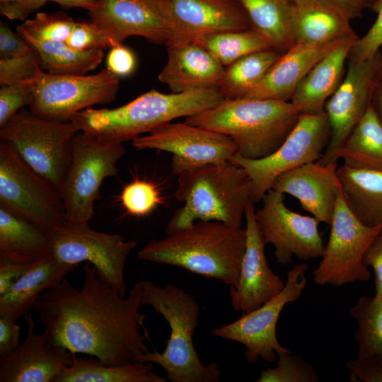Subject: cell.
<instances>
[{"label":"cell","instance_id":"1","mask_svg":"<svg viewBox=\"0 0 382 382\" xmlns=\"http://www.w3.org/2000/svg\"><path fill=\"white\" fill-rule=\"evenodd\" d=\"M82 270L80 289L64 278L44 291L33 306L49 340L112 365L141 363L149 351L147 332H141L146 317L139 312L142 282L123 297L98 274L91 263L87 262Z\"/></svg>","mask_w":382,"mask_h":382},{"label":"cell","instance_id":"2","mask_svg":"<svg viewBox=\"0 0 382 382\" xmlns=\"http://www.w3.org/2000/svg\"><path fill=\"white\" fill-rule=\"evenodd\" d=\"M246 244V231L215 221L192 226L149 242L139 259L182 267L207 278L238 286Z\"/></svg>","mask_w":382,"mask_h":382},{"label":"cell","instance_id":"3","mask_svg":"<svg viewBox=\"0 0 382 382\" xmlns=\"http://www.w3.org/2000/svg\"><path fill=\"white\" fill-rule=\"evenodd\" d=\"M224 99L218 88L164 93L151 89L120 107L88 108L71 120L79 132L123 143L149 133L172 120L212 108Z\"/></svg>","mask_w":382,"mask_h":382},{"label":"cell","instance_id":"4","mask_svg":"<svg viewBox=\"0 0 382 382\" xmlns=\"http://www.w3.org/2000/svg\"><path fill=\"white\" fill-rule=\"evenodd\" d=\"M301 114L291 101L224 99L212 108L185 117V122L228 136L237 147L236 154L259 159L281 146Z\"/></svg>","mask_w":382,"mask_h":382},{"label":"cell","instance_id":"5","mask_svg":"<svg viewBox=\"0 0 382 382\" xmlns=\"http://www.w3.org/2000/svg\"><path fill=\"white\" fill-rule=\"evenodd\" d=\"M252 183L246 171L231 162L208 164L178 175L175 197L183 206L167 224V235L192 226L196 221H215L241 227L251 200ZM253 202V201H252Z\"/></svg>","mask_w":382,"mask_h":382},{"label":"cell","instance_id":"6","mask_svg":"<svg viewBox=\"0 0 382 382\" xmlns=\"http://www.w3.org/2000/svg\"><path fill=\"white\" fill-rule=\"evenodd\" d=\"M141 306H150L169 324L170 335L162 353L148 351L141 363H155L171 382H218L221 371L215 362L203 364L192 342L198 323L199 306L184 289L173 284L164 287L144 281Z\"/></svg>","mask_w":382,"mask_h":382},{"label":"cell","instance_id":"7","mask_svg":"<svg viewBox=\"0 0 382 382\" xmlns=\"http://www.w3.org/2000/svg\"><path fill=\"white\" fill-rule=\"evenodd\" d=\"M79 132L71 121L48 120L23 108L0 128V139L61 192Z\"/></svg>","mask_w":382,"mask_h":382},{"label":"cell","instance_id":"8","mask_svg":"<svg viewBox=\"0 0 382 382\" xmlns=\"http://www.w3.org/2000/svg\"><path fill=\"white\" fill-rule=\"evenodd\" d=\"M0 203L50 231L68 221L59 190L28 166L11 145L2 139Z\"/></svg>","mask_w":382,"mask_h":382},{"label":"cell","instance_id":"9","mask_svg":"<svg viewBox=\"0 0 382 382\" xmlns=\"http://www.w3.org/2000/svg\"><path fill=\"white\" fill-rule=\"evenodd\" d=\"M125 153L122 143L77 133L71 164L61 190L68 221L91 220L103 181L117 174V163Z\"/></svg>","mask_w":382,"mask_h":382},{"label":"cell","instance_id":"10","mask_svg":"<svg viewBox=\"0 0 382 382\" xmlns=\"http://www.w3.org/2000/svg\"><path fill=\"white\" fill-rule=\"evenodd\" d=\"M330 127L325 112L301 113L281 146L272 154L248 159L238 154L229 162L243 168L252 183L251 200L260 202L280 174L303 164L318 161L330 141Z\"/></svg>","mask_w":382,"mask_h":382},{"label":"cell","instance_id":"11","mask_svg":"<svg viewBox=\"0 0 382 382\" xmlns=\"http://www.w3.org/2000/svg\"><path fill=\"white\" fill-rule=\"evenodd\" d=\"M330 226L328 241L313 272L314 282L340 286L368 281L371 272L364 262V255L382 227L362 224L348 208L342 191Z\"/></svg>","mask_w":382,"mask_h":382},{"label":"cell","instance_id":"12","mask_svg":"<svg viewBox=\"0 0 382 382\" xmlns=\"http://www.w3.org/2000/svg\"><path fill=\"white\" fill-rule=\"evenodd\" d=\"M119 77L108 69L91 75L51 74L42 70L35 79L29 110L42 118L66 122L80 111L112 102Z\"/></svg>","mask_w":382,"mask_h":382},{"label":"cell","instance_id":"13","mask_svg":"<svg viewBox=\"0 0 382 382\" xmlns=\"http://www.w3.org/2000/svg\"><path fill=\"white\" fill-rule=\"evenodd\" d=\"M52 254L62 262L79 265L88 262L98 274L121 296L126 294L124 272L127 259L137 245L119 234L91 228L88 222L67 221L50 231Z\"/></svg>","mask_w":382,"mask_h":382},{"label":"cell","instance_id":"14","mask_svg":"<svg viewBox=\"0 0 382 382\" xmlns=\"http://www.w3.org/2000/svg\"><path fill=\"white\" fill-rule=\"evenodd\" d=\"M307 270L304 262L296 265L288 271L284 286L277 295L238 320L214 328L212 335L243 345L248 363L255 364L259 359L274 362L278 353L289 350L277 340V324L284 306L301 296L307 284Z\"/></svg>","mask_w":382,"mask_h":382},{"label":"cell","instance_id":"15","mask_svg":"<svg viewBox=\"0 0 382 382\" xmlns=\"http://www.w3.org/2000/svg\"><path fill=\"white\" fill-rule=\"evenodd\" d=\"M132 146L172 154L171 170L177 175L208 164L226 163L238 151L228 136L186 122L163 125L134 139Z\"/></svg>","mask_w":382,"mask_h":382},{"label":"cell","instance_id":"16","mask_svg":"<svg viewBox=\"0 0 382 382\" xmlns=\"http://www.w3.org/2000/svg\"><path fill=\"white\" fill-rule=\"evenodd\" d=\"M261 200L262 206L255 212L257 226L265 245H273L278 263L285 265L293 256L301 260L321 257L325 245L317 219L289 209L284 194L273 189Z\"/></svg>","mask_w":382,"mask_h":382},{"label":"cell","instance_id":"17","mask_svg":"<svg viewBox=\"0 0 382 382\" xmlns=\"http://www.w3.org/2000/svg\"><path fill=\"white\" fill-rule=\"evenodd\" d=\"M380 51L368 60L347 59L344 79L325 105L330 137L322 158L318 161L320 163H337V150L371 105L377 84Z\"/></svg>","mask_w":382,"mask_h":382},{"label":"cell","instance_id":"18","mask_svg":"<svg viewBox=\"0 0 382 382\" xmlns=\"http://www.w3.org/2000/svg\"><path fill=\"white\" fill-rule=\"evenodd\" d=\"M161 1L171 30L166 47L207 35L251 27L238 0Z\"/></svg>","mask_w":382,"mask_h":382},{"label":"cell","instance_id":"19","mask_svg":"<svg viewBox=\"0 0 382 382\" xmlns=\"http://www.w3.org/2000/svg\"><path fill=\"white\" fill-rule=\"evenodd\" d=\"M89 19L108 32L119 44L131 36L151 43L168 42L171 30L161 0H96L88 11Z\"/></svg>","mask_w":382,"mask_h":382},{"label":"cell","instance_id":"20","mask_svg":"<svg viewBox=\"0 0 382 382\" xmlns=\"http://www.w3.org/2000/svg\"><path fill=\"white\" fill-rule=\"evenodd\" d=\"M246 244L239 282L230 287L234 311L249 313L277 295L285 282L270 267L265 253V243L257 226L254 203L245 210Z\"/></svg>","mask_w":382,"mask_h":382},{"label":"cell","instance_id":"21","mask_svg":"<svg viewBox=\"0 0 382 382\" xmlns=\"http://www.w3.org/2000/svg\"><path fill=\"white\" fill-rule=\"evenodd\" d=\"M24 318L28 323L26 337L11 354L0 358V381L54 382L72 364L76 354L53 345L45 332L35 333L31 313Z\"/></svg>","mask_w":382,"mask_h":382},{"label":"cell","instance_id":"22","mask_svg":"<svg viewBox=\"0 0 382 382\" xmlns=\"http://www.w3.org/2000/svg\"><path fill=\"white\" fill-rule=\"evenodd\" d=\"M337 167V163H308L278 175L271 189L296 198L303 209L330 225L342 191Z\"/></svg>","mask_w":382,"mask_h":382},{"label":"cell","instance_id":"23","mask_svg":"<svg viewBox=\"0 0 382 382\" xmlns=\"http://www.w3.org/2000/svg\"><path fill=\"white\" fill-rule=\"evenodd\" d=\"M358 35L322 45L295 44L271 66L261 82L244 98L290 101L311 69L330 51Z\"/></svg>","mask_w":382,"mask_h":382},{"label":"cell","instance_id":"24","mask_svg":"<svg viewBox=\"0 0 382 382\" xmlns=\"http://www.w3.org/2000/svg\"><path fill=\"white\" fill-rule=\"evenodd\" d=\"M166 64L158 76L171 93L218 88L225 67L205 49L190 42L167 47Z\"/></svg>","mask_w":382,"mask_h":382},{"label":"cell","instance_id":"25","mask_svg":"<svg viewBox=\"0 0 382 382\" xmlns=\"http://www.w3.org/2000/svg\"><path fill=\"white\" fill-rule=\"evenodd\" d=\"M77 266L62 262L53 254L32 262L11 286L0 295V317L16 323L33 308L44 291L57 285Z\"/></svg>","mask_w":382,"mask_h":382},{"label":"cell","instance_id":"26","mask_svg":"<svg viewBox=\"0 0 382 382\" xmlns=\"http://www.w3.org/2000/svg\"><path fill=\"white\" fill-rule=\"evenodd\" d=\"M358 38L349 39L336 47L303 77L290 100L301 113L324 112L326 102L344 79L349 51Z\"/></svg>","mask_w":382,"mask_h":382},{"label":"cell","instance_id":"27","mask_svg":"<svg viewBox=\"0 0 382 382\" xmlns=\"http://www.w3.org/2000/svg\"><path fill=\"white\" fill-rule=\"evenodd\" d=\"M52 254L50 231L0 203V258L32 263Z\"/></svg>","mask_w":382,"mask_h":382},{"label":"cell","instance_id":"28","mask_svg":"<svg viewBox=\"0 0 382 382\" xmlns=\"http://www.w3.org/2000/svg\"><path fill=\"white\" fill-rule=\"evenodd\" d=\"M291 35L293 45H313L329 44L357 35L349 19L318 0L296 5Z\"/></svg>","mask_w":382,"mask_h":382},{"label":"cell","instance_id":"29","mask_svg":"<svg viewBox=\"0 0 382 382\" xmlns=\"http://www.w3.org/2000/svg\"><path fill=\"white\" fill-rule=\"evenodd\" d=\"M342 193L353 214L364 225L382 227V171L337 167Z\"/></svg>","mask_w":382,"mask_h":382},{"label":"cell","instance_id":"30","mask_svg":"<svg viewBox=\"0 0 382 382\" xmlns=\"http://www.w3.org/2000/svg\"><path fill=\"white\" fill-rule=\"evenodd\" d=\"M336 157L350 168L382 171V125L372 105L337 150Z\"/></svg>","mask_w":382,"mask_h":382},{"label":"cell","instance_id":"31","mask_svg":"<svg viewBox=\"0 0 382 382\" xmlns=\"http://www.w3.org/2000/svg\"><path fill=\"white\" fill-rule=\"evenodd\" d=\"M167 379L154 371L152 363L112 365L97 357H74L72 364L54 382H166Z\"/></svg>","mask_w":382,"mask_h":382},{"label":"cell","instance_id":"32","mask_svg":"<svg viewBox=\"0 0 382 382\" xmlns=\"http://www.w3.org/2000/svg\"><path fill=\"white\" fill-rule=\"evenodd\" d=\"M251 27L261 33L272 47L284 54L294 45L291 21L296 5L291 0H238Z\"/></svg>","mask_w":382,"mask_h":382},{"label":"cell","instance_id":"33","mask_svg":"<svg viewBox=\"0 0 382 382\" xmlns=\"http://www.w3.org/2000/svg\"><path fill=\"white\" fill-rule=\"evenodd\" d=\"M274 48L247 54L225 67L218 89L224 99L244 98L281 56Z\"/></svg>","mask_w":382,"mask_h":382},{"label":"cell","instance_id":"34","mask_svg":"<svg viewBox=\"0 0 382 382\" xmlns=\"http://www.w3.org/2000/svg\"><path fill=\"white\" fill-rule=\"evenodd\" d=\"M192 42L205 49L224 67L252 52L273 48L268 40L252 27L207 35Z\"/></svg>","mask_w":382,"mask_h":382},{"label":"cell","instance_id":"35","mask_svg":"<svg viewBox=\"0 0 382 382\" xmlns=\"http://www.w3.org/2000/svg\"><path fill=\"white\" fill-rule=\"evenodd\" d=\"M39 53L42 69L56 74L85 75L102 62L103 50L79 51L64 42L35 41L30 43Z\"/></svg>","mask_w":382,"mask_h":382},{"label":"cell","instance_id":"36","mask_svg":"<svg viewBox=\"0 0 382 382\" xmlns=\"http://www.w3.org/2000/svg\"><path fill=\"white\" fill-rule=\"evenodd\" d=\"M357 323L354 337L358 344L357 357L382 354V296H361L351 308Z\"/></svg>","mask_w":382,"mask_h":382},{"label":"cell","instance_id":"37","mask_svg":"<svg viewBox=\"0 0 382 382\" xmlns=\"http://www.w3.org/2000/svg\"><path fill=\"white\" fill-rule=\"evenodd\" d=\"M76 21L63 12L38 13L25 20L16 30L29 44L32 42H66L72 33Z\"/></svg>","mask_w":382,"mask_h":382},{"label":"cell","instance_id":"38","mask_svg":"<svg viewBox=\"0 0 382 382\" xmlns=\"http://www.w3.org/2000/svg\"><path fill=\"white\" fill-rule=\"evenodd\" d=\"M274 368L260 370L256 382H318L319 376L314 366L300 355L289 350L277 354Z\"/></svg>","mask_w":382,"mask_h":382},{"label":"cell","instance_id":"39","mask_svg":"<svg viewBox=\"0 0 382 382\" xmlns=\"http://www.w3.org/2000/svg\"><path fill=\"white\" fill-rule=\"evenodd\" d=\"M65 42L79 51L104 50L121 45L91 19L76 21L74 30Z\"/></svg>","mask_w":382,"mask_h":382},{"label":"cell","instance_id":"40","mask_svg":"<svg viewBox=\"0 0 382 382\" xmlns=\"http://www.w3.org/2000/svg\"><path fill=\"white\" fill-rule=\"evenodd\" d=\"M120 199L127 212L137 216L150 213L160 202L156 187L149 182L139 180L124 187Z\"/></svg>","mask_w":382,"mask_h":382},{"label":"cell","instance_id":"41","mask_svg":"<svg viewBox=\"0 0 382 382\" xmlns=\"http://www.w3.org/2000/svg\"><path fill=\"white\" fill-rule=\"evenodd\" d=\"M41 58L34 50L23 56L0 59V84L20 83L35 78L42 69Z\"/></svg>","mask_w":382,"mask_h":382},{"label":"cell","instance_id":"42","mask_svg":"<svg viewBox=\"0 0 382 382\" xmlns=\"http://www.w3.org/2000/svg\"><path fill=\"white\" fill-rule=\"evenodd\" d=\"M35 78L13 85L1 86L0 128L34 99Z\"/></svg>","mask_w":382,"mask_h":382},{"label":"cell","instance_id":"43","mask_svg":"<svg viewBox=\"0 0 382 382\" xmlns=\"http://www.w3.org/2000/svg\"><path fill=\"white\" fill-rule=\"evenodd\" d=\"M371 10L377 14L376 21L366 33L353 44L348 59L368 60L382 49V0H378Z\"/></svg>","mask_w":382,"mask_h":382},{"label":"cell","instance_id":"44","mask_svg":"<svg viewBox=\"0 0 382 382\" xmlns=\"http://www.w3.org/2000/svg\"><path fill=\"white\" fill-rule=\"evenodd\" d=\"M346 367L350 381L354 382H382V354H369L348 360Z\"/></svg>","mask_w":382,"mask_h":382},{"label":"cell","instance_id":"45","mask_svg":"<svg viewBox=\"0 0 382 382\" xmlns=\"http://www.w3.org/2000/svg\"><path fill=\"white\" fill-rule=\"evenodd\" d=\"M34 48L9 25L0 22V59L21 57L31 52Z\"/></svg>","mask_w":382,"mask_h":382},{"label":"cell","instance_id":"46","mask_svg":"<svg viewBox=\"0 0 382 382\" xmlns=\"http://www.w3.org/2000/svg\"><path fill=\"white\" fill-rule=\"evenodd\" d=\"M106 66L117 76L131 75L137 66V58L132 50L123 44L112 47L106 57Z\"/></svg>","mask_w":382,"mask_h":382},{"label":"cell","instance_id":"47","mask_svg":"<svg viewBox=\"0 0 382 382\" xmlns=\"http://www.w3.org/2000/svg\"><path fill=\"white\" fill-rule=\"evenodd\" d=\"M45 4L42 0H0V13L10 20L25 21Z\"/></svg>","mask_w":382,"mask_h":382},{"label":"cell","instance_id":"48","mask_svg":"<svg viewBox=\"0 0 382 382\" xmlns=\"http://www.w3.org/2000/svg\"><path fill=\"white\" fill-rule=\"evenodd\" d=\"M364 260L374 272L375 296H382V228L367 249Z\"/></svg>","mask_w":382,"mask_h":382},{"label":"cell","instance_id":"49","mask_svg":"<svg viewBox=\"0 0 382 382\" xmlns=\"http://www.w3.org/2000/svg\"><path fill=\"white\" fill-rule=\"evenodd\" d=\"M21 328L16 322L0 317V358L11 354L19 346Z\"/></svg>","mask_w":382,"mask_h":382},{"label":"cell","instance_id":"50","mask_svg":"<svg viewBox=\"0 0 382 382\" xmlns=\"http://www.w3.org/2000/svg\"><path fill=\"white\" fill-rule=\"evenodd\" d=\"M31 263H21L0 258V295L4 294L29 267Z\"/></svg>","mask_w":382,"mask_h":382},{"label":"cell","instance_id":"51","mask_svg":"<svg viewBox=\"0 0 382 382\" xmlns=\"http://www.w3.org/2000/svg\"><path fill=\"white\" fill-rule=\"evenodd\" d=\"M349 21L360 18L363 8L360 0H318Z\"/></svg>","mask_w":382,"mask_h":382},{"label":"cell","instance_id":"52","mask_svg":"<svg viewBox=\"0 0 382 382\" xmlns=\"http://www.w3.org/2000/svg\"><path fill=\"white\" fill-rule=\"evenodd\" d=\"M44 2L53 1L64 8L79 7L87 11L96 5V0H42Z\"/></svg>","mask_w":382,"mask_h":382},{"label":"cell","instance_id":"53","mask_svg":"<svg viewBox=\"0 0 382 382\" xmlns=\"http://www.w3.org/2000/svg\"><path fill=\"white\" fill-rule=\"evenodd\" d=\"M374 107L382 125V86L376 84L371 100Z\"/></svg>","mask_w":382,"mask_h":382},{"label":"cell","instance_id":"54","mask_svg":"<svg viewBox=\"0 0 382 382\" xmlns=\"http://www.w3.org/2000/svg\"><path fill=\"white\" fill-rule=\"evenodd\" d=\"M377 84L382 86V49L380 51L377 72Z\"/></svg>","mask_w":382,"mask_h":382},{"label":"cell","instance_id":"55","mask_svg":"<svg viewBox=\"0 0 382 382\" xmlns=\"http://www.w3.org/2000/svg\"><path fill=\"white\" fill-rule=\"evenodd\" d=\"M378 0H360L361 6L363 9L369 8L371 9V8L374 6V5L378 1Z\"/></svg>","mask_w":382,"mask_h":382},{"label":"cell","instance_id":"56","mask_svg":"<svg viewBox=\"0 0 382 382\" xmlns=\"http://www.w3.org/2000/svg\"><path fill=\"white\" fill-rule=\"evenodd\" d=\"M295 5H299L310 0H291Z\"/></svg>","mask_w":382,"mask_h":382}]
</instances>
